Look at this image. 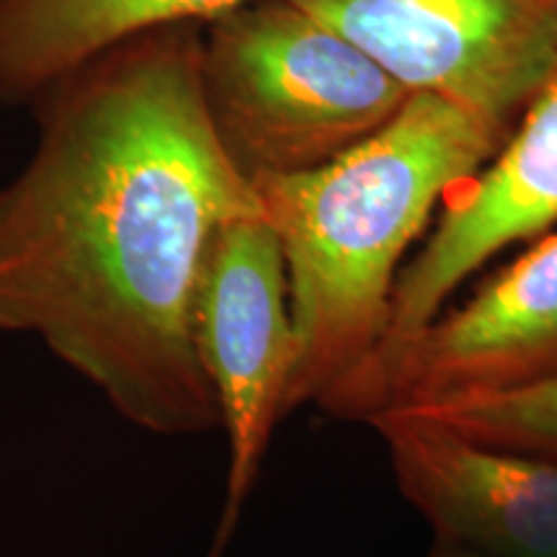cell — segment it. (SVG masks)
Wrapping results in <instances>:
<instances>
[{
  "label": "cell",
  "mask_w": 557,
  "mask_h": 557,
  "mask_svg": "<svg viewBox=\"0 0 557 557\" xmlns=\"http://www.w3.org/2000/svg\"><path fill=\"white\" fill-rule=\"evenodd\" d=\"M199 39L148 32L47 88L37 150L0 186V333L156 436L220 429L194 302L220 230L261 212L209 120Z\"/></svg>",
  "instance_id": "cell-1"
},
{
  "label": "cell",
  "mask_w": 557,
  "mask_h": 557,
  "mask_svg": "<svg viewBox=\"0 0 557 557\" xmlns=\"http://www.w3.org/2000/svg\"><path fill=\"white\" fill-rule=\"evenodd\" d=\"M508 135L475 111L416 94L333 163L253 181L287 263L295 329L287 413L323 410L377 351L413 240Z\"/></svg>",
  "instance_id": "cell-2"
},
{
  "label": "cell",
  "mask_w": 557,
  "mask_h": 557,
  "mask_svg": "<svg viewBox=\"0 0 557 557\" xmlns=\"http://www.w3.org/2000/svg\"><path fill=\"white\" fill-rule=\"evenodd\" d=\"M199 75L222 148L250 181L315 171L380 132L410 94L297 0L201 26Z\"/></svg>",
  "instance_id": "cell-3"
},
{
  "label": "cell",
  "mask_w": 557,
  "mask_h": 557,
  "mask_svg": "<svg viewBox=\"0 0 557 557\" xmlns=\"http://www.w3.org/2000/svg\"><path fill=\"white\" fill-rule=\"evenodd\" d=\"M557 377V230L470 299L389 338L323 408L369 423L387 410L504 393Z\"/></svg>",
  "instance_id": "cell-4"
},
{
  "label": "cell",
  "mask_w": 557,
  "mask_h": 557,
  "mask_svg": "<svg viewBox=\"0 0 557 557\" xmlns=\"http://www.w3.org/2000/svg\"><path fill=\"white\" fill-rule=\"evenodd\" d=\"M194 344L227 436V485L214 545L225 553L259 480L278 418L287 416L295 329L282 243L263 212L218 233L194 302Z\"/></svg>",
  "instance_id": "cell-5"
},
{
  "label": "cell",
  "mask_w": 557,
  "mask_h": 557,
  "mask_svg": "<svg viewBox=\"0 0 557 557\" xmlns=\"http://www.w3.org/2000/svg\"><path fill=\"white\" fill-rule=\"evenodd\" d=\"M410 96L513 129L557 67V0H297Z\"/></svg>",
  "instance_id": "cell-6"
},
{
  "label": "cell",
  "mask_w": 557,
  "mask_h": 557,
  "mask_svg": "<svg viewBox=\"0 0 557 557\" xmlns=\"http://www.w3.org/2000/svg\"><path fill=\"white\" fill-rule=\"evenodd\" d=\"M555 225L557 67L491 163L444 199L434 230L395 282L385 341L426 325L493 256Z\"/></svg>",
  "instance_id": "cell-7"
},
{
  "label": "cell",
  "mask_w": 557,
  "mask_h": 557,
  "mask_svg": "<svg viewBox=\"0 0 557 557\" xmlns=\"http://www.w3.org/2000/svg\"><path fill=\"white\" fill-rule=\"evenodd\" d=\"M395 483L434 537L493 557H557V459L496 447L403 413L369 421Z\"/></svg>",
  "instance_id": "cell-8"
},
{
  "label": "cell",
  "mask_w": 557,
  "mask_h": 557,
  "mask_svg": "<svg viewBox=\"0 0 557 557\" xmlns=\"http://www.w3.org/2000/svg\"><path fill=\"white\" fill-rule=\"evenodd\" d=\"M253 0H0V103L37 101L122 41Z\"/></svg>",
  "instance_id": "cell-9"
},
{
  "label": "cell",
  "mask_w": 557,
  "mask_h": 557,
  "mask_svg": "<svg viewBox=\"0 0 557 557\" xmlns=\"http://www.w3.org/2000/svg\"><path fill=\"white\" fill-rule=\"evenodd\" d=\"M387 413L418 418L483 444L557 459V377L504 393L465 395Z\"/></svg>",
  "instance_id": "cell-10"
},
{
  "label": "cell",
  "mask_w": 557,
  "mask_h": 557,
  "mask_svg": "<svg viewBox=\"0 0 557 557\" xmlns=\"http://www.w3.org/2000/svg\"><path fill=\"white\" fill-rule=\"evenodd\" d=\"M423 557H493V555H487L478 547L465 545V542L434 537V542H431V547H429V553Z\"/></svg>",
  "instance_id": "cell-11"
}]
</instances>
